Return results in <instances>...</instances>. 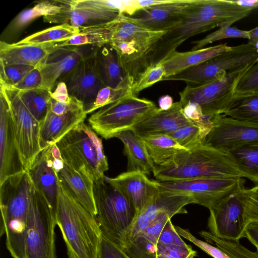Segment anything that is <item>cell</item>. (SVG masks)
Here are the masks:
<instances>
[{"label": "cell", "mask_w": 258, "mask_h": 258, "mask_svg": "<svg viewBox=\"0 0 258 258\" xmlns=\"http://www.w3.org/2000/svg\"><path fill=\"white\" fill-rule=\"evenodd\" d=\"M232 47L225 43L186 52L176 50L160 62L165 71L164 78L177 74L189 68L205 62L231 50Z\"/></svg>", "instance_id": "cell-29"}, {"label": "cell", "mask_w": 258, "mask_h": 258, "mask_svg": "<svg viewBox=\"0 0 258 258\" xmlns=\"http://www.w3.org/2000/svg\"><path fill=\"white\" fill-rule=\"evenodd\" d=\"M258 95V60L250 65L237 81L234 96Z\"/></svg>", "instance_id": "cell-44"}, {"label": "cell", "mask_w": 258, "mask_h": 258, "mask_svg": "<svg viewBox=\"0 0 258 258\" xmlns=\"http://www.w3.org/2000/svg\"><path fill=\"white\" fill-rule=\"evenodd\" d=\"M237 5L244 8L253 10L258 8V0H240L233 1Z\"/></svg>", "instance_id": "cell-58"}, {"label": "cell", "mask_w": 258, "mask_h": 258, "mask_svg": "<svg viewBox=\"0 0 258 258\" xmlns=\"http://www.w3.org/2000/svg\"><path fill=\"white\" fill-rule=\"evenodd\" d=\"M107 179L110 184L126 195L138 214L160 191L156 180L150 179L146 174L139 171H126Z\"/></svg>", "instance_id": "cell-23"}, {"label": "cell", "mask_w": 258, "mask_h": 258, "mask_svg": "<svg viewBox=\"0 0 258 258\" xmlns=\"http://www.w3.org/2000/svg\"><path fill=\"white\" fill-rule=\"evenodd\" d=\"M114 137L124 145L123 152L127 159V171H139L145 174L153 172L154 164L143 139L132 130L122 131Z\"/></svg>", "instance_id": "cell-30"}, {"label": "cell", "mask_w": 258, "mask_h": 258, "mask_svg": "<svg viewBox=\"0 0 258 258\" xmlns=\"http://www.w3.org/2000/svg\"><path fill=\"white\" fill-rule=\"evenodd\" d=\"M156 107L152 101L132 93L98 109L88 122L96 134L107 140L122 131L132 130Z\"/></svg>", "instance_id": "cell-8"}, {"label": "cell", "mask_w": 258, "mask_h": 258, "mask_svg": "<svg viewBox=\"0 0 258 258\" xmlns=\"http://www.w3.org/2000/svg\"><path fill=\"white\" fill-rule=\"evenodd\" d=\"M170 0H95L94 5L97 8L117 12L120 14L133 15L147 8L165 4Z\"/></svg>", "instance_id": "cell-39"}, {"label": "cell", "mask_w": 258, "mask_h": 258, "mask_svg": "<svg viewBox=\"0 0 258 258\" xmlns=\"http://www.w3.org/2000/svg\"><path fill=\"white\" fill-rule=\"evenodd\" d=\"M244 237L258 248V223H249L245 230Z\"/></svg>", "instance_id": "cell-56"}, {"label": "cell", "mask_w": 258, "mask_h": 258, "mask_svg": "<svg viewBox=\"0 0 258 258\" xmlns=\"http://www.w3.org/2000/svg\"><path fill=\"white\" fill-rule=\"evenodd\" d=\"M26 241V258H57L55 215L43 196L35 189L30 204Z\"/></svg>", "instance_id": "cell-10"}, {"label": "cell", "mask_w": 258, "mask_h": 258, "mask_svg": "<svg viewBox=\"0 0 258 258\" xmlns=\"http://www.w3.org/2000/svg\"><path fill=\"white\" fill-rule=\"evenodd\" d=\"M132 90V86L129 85L116 88L104 86L98 92L95 100L87 114L133 93Z\"/></svg>", "instance_id": "cell-41"}, {"label": "cell", "mask_w": 258, "mask_h": 258, "mask_svg": "<svg viewBox=\"0 0 258 258\" xmlns=\"http://www.w3.org/2000/svg\"><path fill=\"white\" fill-rule=\"evenodd\" d=\"M66 164L81 171L94 181L105 176L108 170L102 140L82 122L56 143Z\"/></svg>", "instance_id": "cell-6"}, {"label": "cell", "mask_w": 258, "mask_h": 258, "mask_svg": "<svg viewBox=\"0 0 258 258\" xmlns=\"http://www.w3.org/2000/svg\"><path fill=\"white\" fill-rule=\"evenodd\" d=\"M107 25L112 31L109 44L116 52L126 76L133 86L146 69L151 49L166 31H154L139 26L127 21L123 14Z\"/></svg>", "instance_id": "cell-4"}, {"label": "cell", "mask_w": 258, "mask_h": 258, "mask_svg": "<svg viewBox=\"0 0 258 258\" xmlns=\"http://www.w3.org/2000/svg\"><path fill=\"white\" fill-rule=\"evenodd\" d=\"M98 258H130L118 245L103 235L101 241Z\"/></svg>", "instance_id": "cell-54"}, {"label": "cell", "mask_w": 258, "mask_h": 258, "mask_svg": "<svg viewBox=\"0 0 258 258\" xmlns=\"http://www.w3.org/2000/svg\"><path fill=\"white\" fill-rule=\"evenodd\" d=\"M252 10L231 0H200L182 21L166 31L151 49L147 58L146 69L164 60L192 36L215 27L231 26L248 16Z\"/></svg>", "instance_id": "cell-1"}, {"label": "cell", "mask_w": 258, "mask_h": 258, "mask_svg": "<svg viewBox=\"0 0 258 258\" xmlns=\"http://www.w3.org/2000/svg\"><path fill=\"white\" fill-rule=\"evenodd\" d=\"M182 109L180 101L174 103L168 110L156 107L136 123L132 130L141 138L168 135L183 126L192 124L183 115Z\"/></svg>", "instance_id": "cell-21"}, {"label": "cell", "mask_w": 258, "mask_h": 258, "mask_svg": "<svg viewBox=\"0 0 258 258\" xmlns=\"http://www.w3.org/2000/svg\"><path fill=\"white\" fill-rule=\"evenodd\" d=\"M223 114L258 124V95L234 96Z\"/></svg>", "instance_id": "cell-35"}, {"label": "cell", "mask_w": 258, "mask_h": 258, "mask_svg": "<svg viewBox=\"0 0 258 258\" xmlns=\"http://www.w3.org/2000/svg\"><path fill=\"white\" fill-rule=\"evenodd\" d=\"M200 0H170L147 8L135 17L125 15L129 22L154 31H168L180 23Z\"/></svg>", "instance_id": "cell-20"}, {"label": "cell", "mask_w": 258, "mask_h": 258, "mask_svg": "<svg viewBox=\"0 0 258 258\" xmlns=\"http://www.w3.org/2000/svg\"><path fill=\"white\" fill-rule=\"evenodd\" d=\"M52 99L62 102H68L71 98L66 84L64 82L58 83L51 93Z\"/></svg>", "instance_id": "cell-55"}, {"label": "cell", "mask_w": 258, "mask_h": 258, "mask_svg": "<svg viewBox=\"0 0 258 258\" xmlns=\"http://www.w3.org/2000/svg\"><path fill=\"white\" fill-rule=\"evenodd\" d=\"M18 90H27L42 86V78L40 70L34 68L18 83L12 86Z\"/></svg>", "instance_id": "cell-53"}, {"label": "cell", "mask_w": 258, "mask_h": 258, "mask_svg": "<svg viewBox=\"0 0 258 258\" xmlns=\"http://www.w3.org/2000/svg\"><path fill=\"white\" fill-rule=\"evenodd\" d=\"M200 235L209 243L219 248L231 258H258L256 251L252 252L242 246L239 240H229L218 238L210 232L203 231Z\"/></svg>", "instance_id": "cell-40"}, {"label": "cell", "mask_w": 258, "mask_h": 258, "mask_svg": "<svg viewBox=\"0 0 258 258\" xmlns=\"http://www.w3.org/2000/svg\"><path fill=\"white\" fill-rule=\"evenodd\" d=\"M54 44H10L0 42V63L6 66L26 64L38 67L45 59Z\"/></svg>", "instance_id": "cell-27"}, {"label": "cell", "mask_w": 258, "mask_h": 258, "mask_svg": "<svg viewBox=\"0 0 258 258\" xmlns=\"http://www.w3.org/2000/svg\"><path fill=\"white\" fill-rule=\"evenodd\" d=\"M182 112L187 120L199 128L203 140L213 126L212 116H205L201 106L193 102L187 103L183 107Z\"/></svg>", "instance_id": "cell-43"}, {"label": "cell", "mask_w": 258, "mask_h": 258, "mask_svg": "<svg viewBox=\"0 0 258 258\" xmlns=\"http://www.w3.org/2000/svg\"><path fill=\"white\" fill-rule=\"evenodd\" d=\"M35 191L26 170L8 177L0 184L1 227L8 235L20 237L26 233Z\"/></svg>", "instance_id": "cell-7"}, {"label": "cell", "mask_w": 258, "mask_h": 258, "mask_svg": "<svg viewBox=\"0 0 258 258\" xmlns=\"http://www.w3.org/2000/svg\"><path fill=\"white\" fill-rule=\"evenodd\" d=\"M244 184L209 209L208 227L215 237L229 240L244 237L248 223L245 214Z\"/></svg>", "instance_id": "cell-12"}, {"label": "cell", "mask_w": 258, "mask_h": 258, "mask_svg": "<svg viewBox=\"0 0 258 258\" xmlns=\"http://www.w3.org/2000/svg\"><path fill=\"white\" fill-rule=\"evenodd\" d=\"M178 234L182 237L189 240L202 250L213 258H231L225 252L217 246H215L207 241L200 240L195 237L190 231L179 226H175Z\"/></svg>", "instance_id": "cell-49"}, {"label": "cell", "mask_w": 258, "mask_h": 258, "mask_svg": "<svg viewBox=\"0 0 258 258\" xmlns=\"http://www.w3.org/2000/svg\"><path fill=\"white\" fill-rule=\"evenodd\" d=\"M55 220L69 258H98L102 233L96 217L58 179Z\"/></svg>", "instance_id": "cell-2"}, {"label": "cell", "mask_w": 258, "mask_h": 258, "mask_svg": "<svg viewBox=\"0 0 258 258\" xmlns=\"http://www.w3.org/2000/svg\"><path fill=\"white\" fill-rule=\"evenodd\" d=\"M98 48L83 58L63 81L67 85L69 95L83 103L87 114L98 92L104 86L97 68Z\"/></svg>", "instance_id": "cell-18"}, {"label": "cell", "mask_w": 258, "mask_h": 258, "mask_svg": "<svg viewBox=\"0 0 258 258\" xmlns=\"http://www.w3.org/2000/svg\"><path fill=\"white\" fill-rule=\"evenodd\" d=\"M107 178L94 181L96 218L102 235L122 248L138 212L126 195Z\"/></svg>", "instance_id": "cell-5"}, {"label": "cell", "mask_w": 258, "mask_h": 258, "mask_svg": "<svg viewBox=\"0 0 258 258\" xmlns=\"http://www.w3.org/2000/svg\"><path fill=\"white\" fill-rule=\"evenodd\" d=\"M34 68L36 67L26 64L5 66L0 63V82L13 86Z\"/></svg>", "instance_id": "cell-47"}, {"label": "cell", "mask_w": 258, "mask_h": 258, "mask_svg": "<svg viewBox=\"0 0 258 258\" xmlns=\"http://www.w3.org/2000/svg\"><path fill=\"white\" fill-rule=\"evenodd\" d=\"M27 171L35 189L45 199L55 215L58 198V178L46 148L41 151Z\"/></svg>", "instance_id": "cell-24"}, {"label": "cell", "mask_w": 258, "mask_h": 258, "mask_svg": "<svg viewBox=\"0 0 258 258\" xmlns=\"http://www.w3.org/2000/svg\"><path fill=\"white\" fill-rule=\"evenodd\" d=\"M173 216L167 212L161 213L136 239L121 249L130 258H156L159 236Z\"/></svg>", "instance_id": "cell-28"}, {"label": "cell", "mask_w": 258, "mask_h": 258, "mask_svg": "<svg viewBox=\"0 0 258 258\" xmlns=\"http://www.w3.org/2000/svg\"><path fill=\"white\" fill-rule=\"evenodd\" d=\"M197 252L187 244H157L156 258H194Z\"/></svg>", "instance_id": "cell-48"}, {"label": "cell", "mask_w": 258, "mask_h": 258, "mask_svg": "<svg viewBox=\"0 0 258 258\" xmlns=\"http://www.w3.org/2000/svg\"><path fill=\"white\" fill-rule=\"evenodd\" d=\"M112 31L106 25L104 26L86 28L80 31L64 42L54 45L55 47L91 45L101 47L109 43Z\"/></svg>", "instance_id": "cell-37"}, {"label": "cell", "mask_w": 258, "mask_h": 258, "mask_svg": "<svg viewBox=\"0 0 258 258\" xmlns=\"http://www.w3.org/2000/svg\"><path fill=\"white\" fill-rule=\"evenodd\" d=\"M62 8L61 1H40L33 8L21 12L11 22L8 29L12 33H18L37 18L56 15Z\"/></svg>", "instance_id": "cell-33"}, {"label": "cell", "mask_w": 258, "mask_h": 258, "mask_svg": "<svg viewBox=\"0 0 258 258\" xmlns=\"http://www.w3.org/2000/svg\"><path fill=\"white\" fill-rule=\"evenodd\" d=\"M229 38H242L248 39L249 32L248 31L242 30L235 27H221L205 38L194 41L192 43L194 45L191 50L202 49L208 44Z\"/></svg>", "instance_id": "cell-45"}, {"label": "cell", "mask_w": 258, "mask_h": 258, "mask_svg": "<svg viewBox=\"0 0 258 258\" xmlns=\"http://www.w3.org/2000/svg\"><path fill=\"white\" fill-rule=\"evenodd\" d=\"M98 48L91 45L63 47L53 45L47 57L38 67L42 76V86L52 92L83 58Z\"/></svg>", "instance_id": "cell-16"}, {"label": "cell", "mask_w": 258, "mask_h": 258, "mask_svg": "<svg viewBox=\"0 0 258 258\" xmlns=\"http://www.w3.org/2000/svg\"><path fill=\"white\" fill-rule=\"evenodd\" d=\"M250 65L224 73L205 84L196 86L187 85L179 93L180 102L183 107L189 102L198 104L206 116L224 114L234 97L237 81Z\"/></svg>", "instance_id": "cell-11"}, {"label": "cell", "mask_w": 258, "mask_h": 258, "mask_svg": "<svg viewBox=\"0 0 258 258\" xmlns=\"http://www.w3.org/2000/svg\"><path fill=\"white\" fill-rule=\"evenodd\" d=\"M253 45L258 52V40Z\"/></svg>", "instance_id": "cell-60"}, {"label": "cell", "mask_w": 258, "mask_h": 258, "mask_svg": "<svg viewBox=\"0 0 258 258\" xmlns=\"http://www.w3.org/2000/svg\"><path fill=\"white\" fill-rule=\"evenodd\" d=\"M80 30L69 24H59L29 35L17 42L19 44H55L69 39Z\"/></svg>", "instance_id": "cell-36"}, {"label": "cell", "mask_w": 258, "mask_h": 258, "mask_svg": "<svg viewBox=\"0 0 258 258\" xmlns=\"http://www.w3.org/2000/svg\"><path fill=\"white\" fill-rule=\"evenodd\" d=\"M168 136L187 150L202 145L203 138L200 130L195 124H190L183 126Z\"/></svg>", "instance_id": "cell-42"}, {"label": "cell", "mask_w": 258, "mask_h": 258, "mask_svg": "<svg viewBox=\"0 0 258 258\" xmlns=\"http://www.w3.org/2000/svg\"><path fill=\"white\" fill-rule=\"evenodd\" d=\"M173 103L172 97L168 95H163L158 100L159 108L162 110H168L170 109Z\"/></svg>", "instance_id": "cell-57"}, {"label": "cell", "mask_w": 258, "mask_h": 258, "mask_svg": "<svg viewBox=\"0 0 258 258\" xmlns=\"http://www.w3.org/2000/svg\"><path fill=\"white\" fill-rule=\"evenodd\" d=\"M245 214L248 224L258 223V184L245 189Z\"/></svg>", "instance_id": "cell-50"}, {"label": "cell", "mask_w": 258, "mask_h": 258, "mask_svg": "<svg viewBox=\"0 0 258 258\" xmlns=\"http://www.w3.org/2000/svg\"><path fill=\"white\" fill-rule=\"evenodd\" d=\"M62 8L54 15L43 17L44 22L60 24H69L80 30L104 26L116 19L120 14L117 12L102 11L79 7L71 1H61Z\"/></svg>", "instance_id": "cell-22"}, {"label": "cell", "mask_w": 258, "mask_h": 258, "mask_svg": "<svg viewBox=\"0 0 258 258\" xmlns=\"http://www.w3.org/2000/svg\"><path fill=\"white\" fill-rule=\"evenodd\" d=\"M192 203L196 204V202L188 195L160 189L159 193L138 214L128 232L123 247L136 239L161 213L165 212L173 216L186 213L183 207Z\"/></svg>", "instance_id": "cell-19"}, {"label": "cell", "mask_w": 258, "mask_h": 258, "mask_svg": "<svg viewBox=\"0 0 258 258\" xmlns=\"http://www.w3.org/2000/svg\"><path fill=\"white\" fill-rule=\"evenodd\" d=\"M257 60V51L254 45L248 42L232 46L228 51L177 74L164 78L162 81H179L190 85H201L218 78L224 73L238 70Z\"/></svg>", "instance_id": "cell-9"}, {"label": "cell", "mask_w": 258, "mask_h": 258, "mask_svg": "<svg viewBox=\"0 0 258 258\" xmlns=\"http://www.w3.org/2000/svg\"><path fill=\"white\" fill-rule=\"evenodd\" d=\"M24 170L10 103L0 85V184L8 177Z\"/></svg>", "instance_id": "cell-17"}, {"label": "cell", "mask_w": 258, "mask_h": 258, "mask_svg": "<svg viewBox=\"0 0 258 258\" xmlns=\"http://www.w3.org/2000/svg\"><path fill=\"white\" fill-rule=\"evenodd\" d=\"M84 109L57 115L48 108L46 115L40 122L41 150L55 144L71 130L84 122L87 116Z\"/></svg>", "instance_id": "cell-25"}, {"label": "cell", "mask_w": 258, "mask_h": 258, "mask_svg": "<svg viewBox=\"0 0 258 258\" xmlns=\"http://www.w3.org/2000/svg\"><path fill=\"white\" fill-rule=\"evenodd\" d=\"M174 244L181 246L187 245L181 239L173 225L171 219L163 227L158 239L157 244Z\"/></svg>", "instance_id": "cell-52"}, {"label": "cell", "mask_w": 258, "mask_h": 258, "mask_svg": "<svg viewBox=\"0 0 258 258\" xmlns=\"http://www.w3.org/2000/svg\"><path fill=\"white\" fill-rule=\"evenodd\" d=\"M226 153L243 177L258 184V142L236 147Z\"/></svg>", "instance_id": "cell-32"}, {"label": "cell", "mask_w": 258, "mask_h": 258, "mask_svg": "<svg viewBox=\"0 0 258 258\" xmlns=\"http://www.w3.org/2000/svg\"><path fill=\"white\" fill-rule=\"evenodd\" d=\"M10 103L14 128L25 170L28 171L41 151L40 122L30 112L20 99L17 89L0 82Z\"/></svg>", "instance_id": "cell-13"}, {"label": "cell", "mask_w": 258, "mask_h": 258, "mask_svg": "<svg viewBox=\"0 0 258 258\" xmlns=\"http://www.w3.org/2000/svg\"><path fill=\"white\" fill-rule=\"evenodd\" d=\"M48 108L52 112L57 115H63L71 112L84 110L83 103L72 96L67 102H58L51 98Z\"/></svg>", "instance_id": "cell-51"}, {"label": "cell", "mask_w": 258, "mask_h": 258, "mask_svg": "<svg viewBox=\"0 0 258 258\" xmlns=\"http://www.w3.org/2000/svg\"><path fill=\"white\" fill-rule=\"evenodd\" d=\"M165 69L160 63L146 68L139 76L132 87V93L135 95L141 91L162 81L165 77Z\"/></svg>", "instance_id": "cell-46"}, {"label": "cell", "mask_w": 258, "mask_h": 258, "mask_svg": "<svg viewBox=\"0 0 258 258\" xmlns=\"http://www.w3.org/2000/svg\"><path fill=\"white\" fill-rule=\"evenodd\" d=\"M256 252H257V253H258V248H256Z\"/></svg>", "instance_id": "cell-61"}, {"label": "cell", "mask_w": 258, "mask_h": 258, "mask_svg": "<svg viewBox=\"0 0 258 258\" xmlns=\"http://www.w3.org/2000/svg\"><path fill=\"white\" fill-rule=\"evenodd\" d=\"M213 126L202 145L223 152L258 142V124L218 114L212 117Z\"/></svg>", "instance_id": "cell-15"}, {"label": "cell", "mask_w": 258, "mask_h": 258, "mask_svg": "<svg viewBox=\"0 0 258 258\" xmlns=\"http://www.w3.org/2000/svg\"><path fill=\"white\" fill-rule=\"evenodd\" d=\"M153 173L158 180L243 177L226 153L202 145L177 153L163 165H154Z\"/></svg>", "instance_id": "cell-3"}, {"label": "cell", "mask_w": 258, "mask_h": 258, "mask_svg": "<svg viewBox=\"0 0 258 258\" xmlns=\"http://www.w3.org/2000/svg\"><path fill=\"white\" fill-rule=\"evenodd\" d=\"M18 94L25 106L40 122L48 111L51 92L43 87L27 90H18Z\"/></svg>", "instance_id": "cell-38"}, {"label": "cell", "mask_w": 258, "mask_h": 258, "mask_svg": "<svg viewBox=\"0 0 258 258\" xmlns=\"http://www.w3.org/2000/svg\"><path fill=\"white\" fill-rule=\"evenodd\" d=\"M248 32V43L253 45L258 40V27L249 30Z\"/></svg>", "instance_id": "cell-59"}, {"label": "cell", "mask_w": 258, "mask_h": 258, "mask_svg": "<svg viewBox=\"0 0 258 258\" xmlns=\"http://www.w3.org/2000/svg\"><path fill=\"white\" fill-rule=\"evenodd\" d=\"M96 60L97 71L104 86L116 88L129 85L133 87L126 76L116 52L109 43L98 48Z\"/></svg>", "instance_id": "cell-31"}, {"label": "cell", "mask_w": 258, "mask_h": 258, "mask_svg": "<svg viewBox=\"0 0 258 258\" xmlns=\"http://www.w3.org/2000/svg\"><path fill=\"white\" fill-rule=\"evenodd\" d=\"M142 139L154 165H163L177 153L186 150L168 135L153 136Z\"/></svg>", "instance_id": "cell-34"}, {"label": "cell", "mask_w": 258, "mask_h": 258, "mask_svg": "<svg viewBox=\"0 0 258 258\" xmlns=\"http://www.w3.org/2000/svg\"><path fill=\"white\" fill-rule=\"evenodd\" d=\"M156 181L160 190L188 195L196 204L209 209L245 183L242 178L224 177Z\"/></svg>", "instance_id": "cell-14"}, {"label": "cell", "mask_w": 258, "mask_h": 258, "mask_svg": "<svg viewBox=\"0 0 258 258\" xmlns=\"http://www.w3.org/2000/svg\"><path fill=\"white\" fill-rule=\"evenodd\" d=\"M59 181L77 201L96 217L97 210L94 197V181L85 173L64 162L63 168L57 174Z\"/></svg>", "instance_id": "cell-26"}]
</instances>
